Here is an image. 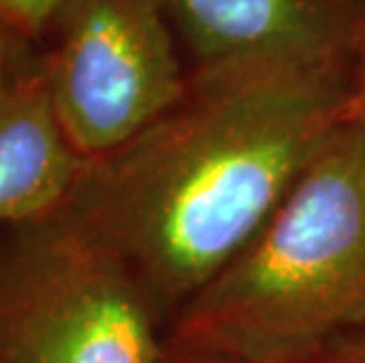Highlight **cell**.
Returning a JSON list of instances; mask_svg holds the SVG:
<instances>
[{
	"label": "cell",
	"instance_id": "obj_2",
	"mask_svg": "<svg viewBox=\"0 0 365 363\" xmlns=\"http://www.w3.org/2000/svg\"><path fill=\"white\" fill-rule=\"evenodd\" d=\"M365 333V126L316 153L259 231L173 319L165 339L217 357L299 361Z\"/></svg>",
	"mask_w": 365,
	"mask_h": 363
},
{
	"label": "cell",
	"instance_id": "obj_7",
	"mask_svg": "<svg viewBox=\"0 0 365 363\" xmlns=\"http://www.w3.org/2000/svg\"><path fill=\"white\" fill-rule=\"evenodd\" d=\"M66 0H0V19L38 43Z\"/></svg>",
	"mask_w": 365,
	"mask_h": 363
},
{
	"label": "cell",
	"instance_id": "obj_1",
	"mask_svg": "<svg viewBox=\"0 0 365 363\" xmlns=\"http://www.w3.org/2000/svg\"><path fill=\"white\" fill-rule=\"evenodd\" d=\"M351 118V52L196 64L173 109L88 158L64 210L125 262L170 321Z\"/></svg>",
	"mask_w": 365,
	"mask_h": 363
},
{
	"label": "cell",
	"instance_id": "obj_9",
	"mask_svg": "<svg viewBox=\"0 0 365 363\" xmlns=\"http://www.w3.org/2000/svg\"><path fill=\"white\" fill-rule=\"evenodd\" d=\"M156 363H351L341 357L339 352L325 354V357L316 359H299V361H262V359H238V357H217V354H203L182 349V347L170 344L168 339L163 342V352Z\"/></svg>",
	"mask_w": 365,
	"mask_h": 363
},
{
	"label": "cell",
	"instance_id": "obj_3",
	"mask_svg": "<svg viewBox=\"0 0 365 363\" xmlns=\"http://www.w3.org/2000/svg\"><path fill=\"white\" fill-rule=\"evenodd\" d=\"M168 319L64 208L0 229V363H156Z\"/></svg>",
	"mask_w": 365,
	"mask_h": 363
},
{
	"label": "cell",
	"instance_id": "obj_6",
	"mask_svg": "<svg viewBox=\"0 0 365 363\" xmlns=\"http://www.w3.org/2000/svg\"><path fill=\"white\" fill-rule=\"evenodd\" d=\"M85 163L54 109L38 45L0 92V229L59 213Z\"/></svg>",
	"mask_w": 365,
	"mask_h": 363
},
{
	"label": "cell",
	"instance_id": "obj_4",
	"mask_svg": "<svg viewBox=\"0 0 365 363\" xmlns=\"http://www.w3.org/2000/svg\"><path fill=\"white\" fill-rule=\"evenodd\" d=\"M57 116L85 158L128 144L189 83L160 0H66L38 41Z\"/></svg>",
	"mask_w": 365,
	"mask_h": 363
},
{
	"label": "cell",
	"instance_id": "obj_5",
	"mask_svg": "<svg viewBox=\"0 0 365 363\" xmlns=\"http://www.w3.org/2000/svg\"><path fill=\"white\" fill-rule=\"evenodd\" d=\"M189 66L264 52H351L365 0H160Z\"/></svg>",
	"mask_w": 365,
	"mask_h": 363
},
{
	"label": "cell",
	"instance_id": "obj_10",
	"mask_svg": "<svg viewBox=\"0 0 365 363\" xmlns=\"http://www.w3.org/2000/svg\"><path fill=\"white\" fill-rule=\"evenodd\" d=\"M351 68H354V118L365 126V14L351 43Z\"/></svg>",
	"mask_w": 365,
	"mask_h": 363
},
{
	"label": "cell",
	"instance_id": "obj_8",
	"mask_svg": "<svg viewBox=\"0 0 365 363\" xmlns=\"http://www.w3.org/2000/svg\"><path fill=\"white\" fill-rule=\"evenodd\" d=\"M36 50L38 43L34 38H29L19 29L7 24L5 19H0V92L19 73V68L36 55Z\"/></svg>",
	"mask_w": 365,
	"mask_h": 363
},
{
	"label": "cell",
	"instance_id": "obj_11",
	"mask_svg": "<svg viewBox=\"0 0 365 363\" xmlns=\"http://www.w3.org/2000/svg\"><path fill=\"white\" fill-rule=\"evenodd\" d=\"M335 352H339L341 357L349 359L351 363H365V333L356 335L354 339H349L344 344H339Z\"/></svg>",
	"mask_w": 365,
	"mask_h": 363
}]
</instances>
